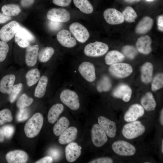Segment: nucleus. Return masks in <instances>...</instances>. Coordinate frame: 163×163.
<instances>
[{"label": "nucleus", "mask_w": 163, "mask_h": 163, "mask_svg": "<svg viewBox=\"0 0 163 163\" xmlns=\"http://www.w3.org/2000/svg\"><path fill=\"white\" fill-rule=\"evenodd\" d=\"M43 116L41 113L34 114L25 125L24 131L26 136L32 138L37 135L43 126Z\"/></svg>", "instance_id": "obj_1"}, {"label": "nucleus", "mask_w": 163, "mask_h": 163, "mask_svg": "<svg viewBox=\"0 0 163 163\" xmlns=\"http://www.w3.org/2000/svg\"><path fill=\"white\" fill-rule=\"evenodd\" d=\"M146 130L145 126L138 120L128 122L123 127L122 134L127 139H133L143 134Z\"/></svg>", "instance_id": "obj_2"}, {"label": "nucleus", "mask_w": 163, "mask_h": 163, "mask_svg": "<svg viewBox=\"0 0 163 163\" xmlns=\"http://www.w3.org/2000/svg\"><path fill=\"white\" fill-rule=\"evenodd\" d=\"M111 148L116 154L123 156H131L133 155L136 152V147L133 144L122 140L113 142Z\"/></svg>", "instance_id": "obj_3"}, {"label": "nucleus", "mask_w": 163, "mask_h": 163, "mask_svg": "<svg viewBox=\"0 0 163 163\" xmlns=\"http://www.w3.org/2000/svg\"><path fill=\"white\" fill-rule=\"evenodd\" d=\"M59 97L62 102L71 110H75L79 108V97L75 91L69 89H64L61 92Z\"/></svg>", "instance_id": "obj_4"}, {"label": "nucleus", "mask_w": 163, "mask_h": 163, "mask_svg": "<svg viewBox=\"0 0 163 163\" xmlns=\"http://www.w3.org/2000/svg\"><path fill=\"white\" fill-rule=\"evenodd\" d=\"M108 49V46L106 44L96 41L86 45L84 48V53L87 56L96 57L103 55Z\"/></svg>", "instance_id": "obj_5"}, {"label": "nucleus", "mask_w": 163, "mask_h": 163, "mask_svg": "<svg viewBox=\"0 0 163 163\" xmlns=\"http://www.w3.org/2000/svg\"><path fill=\"white\" fill-rule=\"evenodd\" d=\"M109 71L112 75L117 78H123L129 76L132 72L133 69L129 64L119 62L111 65Z\"/></svg>", "instance_id": "obj_6"}, {"label": "nucleus", "mask_w": 163, "mask_h": 163, "mask_svg": "<svg viewBox=\"0 0 163 163\" xmlns=\"http://www.w3.org/2000/svg\"><path fill=\"white\" fill-rule=\"evenodd\" d=\"M34 39V37L29 31L20 25L15 35V43L22 48L27 47L30 42Z\"/></svg>", "instance_id": "obj_7"}, {"label": "nucleus", "mask_w": 163, "mask_h": 163, "mask_svg": "<svg viewBox=\"0 0 163 163\" xmlns=\"http://www.w3.org/2000/svg\"><path fill=\"white\" fill-rule=\"evenodd\" d=\"M70 32L75 39L79 42L83 43L86 42L89 37V34L86 28L78 22H74L69 27Z\"/></svg>", "instance_id": "obj_8"}, {"label": "nucleus", "mask_w": 163, "mask_h": 163, "mask_svg": "<svg viewBox=\"0 0 163 163\" xmlns=\"http://www.w3.org/2000/svg\"><path fill=\"white\" fill-rule=\"evenodd\" d=\"M91 132L92 141L95 146L101 147L107 141V134L98 124H95L93 125Z\"/></svg>", "instance_id": "obj_9"}, {"label": "nucleus", "mask_w": 163, "mask_h": 163, "mask_svg": "<svg viewBox=\"0 0 163 163\" xmlns=\"http://www.w3.org/2000/svg\"><path fill=\"white\" fill-rule=\"evenodd\" d=\"M20 25L18 22L12 21L3 26L0 29V39L7 42L11 40L19 29Z\"/></svg>", "instance_id": "obj_10"}, {"label": "nucleus", "mask_w": 163, "mask_h": 163, "mask_svg": "<svg viewBox=\"0 0 163 163\" xmlns=\"http://www.w3.org/2000/svg\"><path fill=\"white\" fill-rule=\"evenodd\" d=\"M78 70L81 76L87 82H91L95 80V68L92 63L83 62L79 66Z\"/></svg>", "instance_id": "obj_11"}, {"label": "nucleus", "mask_w": 163, "mask_h": 163, "mask_svg": "<svg viewBox=\"0 0 163 163\" xmlns=\"http://www.w3.org/2000/svg\"><path fill=\"white\" fill-rule=\"evenodd\" d=\"M47 18L50 21L60 22L68 21L70 18L69 12L66 10L62 8H52L46 14Z\"/></svg>", "instance_id": "obj_12"}, {"label": "nucleus", "mask_w": 163, "mask_h": 163, "mask_svg": "<svg viewBox=\"0 0 163 163\" xmlns=\"http://www.w3.org/2000/svg\"><path fill=\"white\" fill-rule=\"evenodd\" d=\"M98 125L110 138H113L116 136L117 128L116 123L107 117L100 116L97 118Z\"/></svg>", "instance_id": "obj_13"}, {"label": "nucleus", "mask_w": 163, "mask_h": 163, "mask_svg": "<svg viewBox=\"0 0 163 163\" xmlns=\"http://www.w3.org/2000/svg\"><path fill=\"white\" fill-rule=\"evenodd\" d=\"M145 109L142 106L139 104L132 105L125 113L123 119L125 121L130 122L137 120L143 116Z\"/></svg>", "instance_id": "obj_14"}, {"label": "nucleus", "mask_w": 163, "mask_h": 163, "mask_svg": "<svg viewBox=\"0 0 163 163\" xmlns=\"http://www.w3.org/2000/svg\"><path fill=\"white\" fill-rule=\"evenodd\" d=\"M103 15L106 21L110 24H120L124 21L122 13L113 8L106 9L104 12Z\"/></svg>", "instance_id": "obj_15"}, {"label": "nucleus", "mask_w": 163, "mask_h": 163, "mask_svg": "<svg viewBox=\"0 0 163 163\" xmlns=\"http://www.w3.org/2000/svg\"><path fill=\"white\" fill-rule=\"evenodd\" d=\"M57 39L62 46L67 48L74 47L77 44L75 39L71 37L70 32L67 30L63 29L57 35Z\"/></svg>", "instance_id": "obj_16"}, {"label": "nucleus", "mask_w": 163, "mask_h": 163, "mask_svg": "<svg viewBox=\"0 0 163 163\" xmlns=\"http://www.w3.org/2000/svg\"><path fill=\"white\" fill-rule=\"evenodd\" d=\"M82 148L75 142H72L65 148V153L66 160L69 162L75 161L81 154Z\"/></svg>", "instance_id": "obj_17"}, {"label": "nucleus", "mask_w": 163, "mask_h": 163, "mask_svg": "<svg viewBox=\"0 0 163 163\" xmlns=\"http://www.w3.org/2000/svg\"><path fill=\"white\" fill-rule=\"evenodd\" d=\"M5 158L9 163H25L28 160V156L25 152L17 150L8 152Z\"/></svg>", "instance_id": "obj_18"}, {"label": "nucleus", "mask_w": 163, "mask_h": 163, "mask_svg": "<svg viewBox=\"0 0 163 163\" xmlns=\"http://www.w3.org/2000/svg\"><path fill=\"white\" fill-rule=\"evenodd\" d=\"M132 90L127 85L122 84L117 86L113 91V95L120 98L125 102H129L131 98Z\"/></svg>", "instance_id": "obj_19"}, {"label": "nucleus", "mask_w": 163, "mask_h": 163, "mask_svg": "<svg viewBox=\"0 0 163 163\" xmlns=\"http://www.w3.org/2000/svg\"><path fill=\"white\" fill-rule=\"evenodd\" d=\"M15 80L13 74L4 76L0 80V92L2 94H9L12 89Z\"/></svg>", "instance_id": "obj_20"}, {"label": "nucleus", "mask_w": 163, "mask_h": 163, "mask_svg": "<svg viewBox=\"0 0 163 163\" xmlns=\"http://www.w3.org/2000/svg\"><path fill=\"white\" fill-rule=\"evenodd\" d=\"M152 40L148 35L142 36L139 38L136 41V46L137 50L140 53L148 54L152 51L151 44Z\"/></svg>", "instance_id": "obj_21"}, {"label": "nucleus", "mask_w": 163, "mask_h": 163, "mask_svg": "<svg viewBox=\"0 0 163 163\" xmlns=\"http://www.w3.org/2000/svg\"><path fill=\"white\" fill-rule=\"evenodd\" d=\"M77 133L76 127L72 126L68 128L59 136V142L61 144H66L73 142L77 138Z\"/></svg>", "instance_id": "obj_22"}, {"label": "nucleus", "mask_w": 163, "mask_h": 163, "mask_svg": "<svg viewBox=\"0 0 163 163\" xmlns=\"http://www.w3.org/2000/svg\"><path fill=\"white\" fill-rule=\"evenodd\" d=\"M25 60L27 65L32 67L37 62L39 47L38 45H29L27 47Z\"/></svg>", "instance_id": "obj_23"}, {"label": "nucleus", "mask_w": 163, "mask_h": 163, "mask_svg": "<svg viewBox=\"0 0 163 163\" xmlns=\"http://www.w3.org/2000/svg\"><path fill=\"white\" fill-rule=\"evenodd\" d=\"M153 23V20L149 16L144 17L136 26V33L139 34H144L147 33L152 28Z\"/></svg>", "instance_id": "obj_24"}, {"label": "nucleus", "mask_w": 163, "mask_h": 163, "mask_svg": "<svg viewBox=\"0 0 163 163\" xmlns=\"http://www.w3.org/2000/svg\"><path fill=\"white\" fill-rule=\"evenodd\" d=\"M64 109V106L61 104L57 103L53 105L49 110L47 114L49 122L51 124L54 123L62 113Z\"/></svg>", "instance_id": "obj_25"}, {"label": "nucleus", "mask_w": 163, "mask_h": 163, "mask_svg": "<svg viewBox=\"0 0 163 163\" xmlns=\"http://www.w3.org/2000/svg\"><path fill=\"white\" fill-rule=\"evenodd\" d=\"M140 102L144 109L148 111L154 110L156 106V103L153 96L150 92L146 93L142 97Z\"/></svg>", "instance_id": "obj_26"}, {"label": "nucleus", "mask_w": 163, "mask_h": 163, "mask_svg": "<svg viewBox=\"0 0 163 163\" xmlns=\"http://www.w3.org/2000/svg\"><path fill=\"white\" fill-rule=\"evenodd\" d=\"M125 59V56L120 52L115 50L108 52L105 57V63L109 65L119 63Z\"/></svg>", "instance_id": "obj_27"}, {"label": "nucleus", "mask_w": 163, "mask_h": 163, "mask_svg": "<svg viewBox=\"0 0 163 163\" xmlns=\"http://www.w3.org/2000/svg\"><path fill=\"white\" fill-rule=\"evenodd\" d=\"M153 66L149 62L145 63L141 68V79L142 82L147 84L151 82L152 78Z\"/></svg>", "instance_id": "obj_28"}, {"label": "nucleus", "mask_w": 163, "mask_h": 163, "mask_svg": "<svg viewBox=\"0 0 163 163\" xmlns=\"http://www.w3.org/2000/svg\"><path fill=\"white\" fill-rule=\"evenodd\" d=\"M48 82V78L46 76H43L40 78L35 90V97L41 98L44 95Z\"/></svg>", "instance_id": "obj_29"}, {"label": "nucleus", "mask_w": 163, "mask_h": 163, "mask_svg": "<svg viewBox=\"0 0 163 163\" xmlns=\"http://www.w3.org/2000/svg\"><path fill=\"white\" fill-rule=\"evenodd\" d=\"M69 125V122L67 118L65 117H60L53 127L54 134L57 136H59L68 128Z\"/></svg>", "instance_id": "obj_30"}, {"label": "nucleus", "mask_w": 163, "mask_h": 163, "mask_svg": "<svg viewBox=\"0 0 163 163\" xmlns=\"http://www.w3.org/2000/svg\"><path fill=\"white\" fill-rule=\"evenodd\" d=\"M75 5L82 13L90 14L93 11V8L88 0H73Z\"/></svg>", "instance_id": "obj_31"}, {"label": "nucleus", "mask_w": 163, "mask_h": 163, "mask_svg": "<svg viewBox=\"0 0 163 163\" xmlns=\"http://www.w3.org/2000/svg\"><path fill=\"white\" fill-rule=\"evenodd\" d=\"M39 71L37 68H34L28 71L25 75L27 85L31 87L36 84L40 78Z\"/></svg>", "instance_id": "obj_32"}, {"label": "nucleus", "mask_w": 163, "mask_h": 163, "mask_svg": "<svg viewBox=\"0 0 163 163\" xmlns=\"http://www.w3.org/2000/svg\"><path fill=\"white\" fill-rule=\"evenodd\" d=\"M1 10L3 13L10 17L17 15L21 11L19 6L13 4L4 5L2 7Z\"/></svg>", "instance_id": "obj_33"}, {"label": "nucleus", "mask_w": 163, "mask_h": 163, "mask_svg": "<svg viewBox=\"0 0 163 163\" xmlns=\"http://www.w3.org/2000/svg\"><path fill=\"white\" fill-rule=\"evenodd\" d=\"M54 50L52 47H46L39 52L38 54V59L41 62H46L52 57L54 53Z\"/></svg>", "instance_id": "obj_34"}, {"label": "nucleus", "mask_w": 163, "mask_h": 163, "mask_svg": "<svg viewBox=\"0 0 163 163\" xmlns=\"http://www.w3.org/2000/svg\"><path fill=\"white\" fill-rule=\"evenodd\" d=\"M124 20L130 23L135 22L137 14L133 9L130 6L127 7L122 12Z\"/></svg>", "instance_id": "obj_35"}, {"label": "nucleus", "mask_w": 163, "mask_h": 163, "mask_svg": "<svg viewBox=\"0 0 163 163\" xmlns=\"http://www.w3.org/2000/svg\"><path fill=\"white\" fill-rule=\"evenodd\" d=\"M33 101V99L25 94H23L18 99L16 106L19 109L25 108L30 105Z\"/></svg>", "instance_id": "obj_36"}, {"label": "nucleus", "mask_w": 163, "mask_h": 163, "mask_svg": "<svg viewBox=\"0 0 163 163\" xmlns=\"http://www.w3.org/2000/svg\"><path fill=\"white\" fill-rule=\"evenodd\" d=\"M163 86V74L159 73L154 77L151 85V89L155 91L162 88Z\"/></svg>", "instance_id": "obj_37"}, {"label": "nucleus", "mask_w": 163, "mask_h": 163, "mask_svg": "<svg viewBox=\"0 0 163 163\" xmlns=\"http://www.w3.org/2000/svg\"><path fill=\"white\" fill-rule=\"evenodd\" d=\"M13 118L11 113L9 110L4 109L0 111V125L11 122Z\"/></svg>", "instance_id": "obj_38"}, {"label": "nucleus", "mask_w": 163, "mask_h": 163, "mask_svg": "<svg viewBox=\"0 0 163 163\" xmlns=\"http://www.w3.org/2000/svg\"><path fill=\"white\" fill-rule=\"evenodd\" d=\"M123 54L127 57L133 59L137 54V50L133 46L130 45L124 46L122 49Z\"/></svg>", "instance_id": "obj_39"}, {"label": "nucleus", "mask_w": 163, "mask_h": 163, "mask_svg": "<svg viewBox=\"0 0 163 163\" xmlns=\"http://www.w3.org/2000/svg\"><path fill=\"white\" fill-rule=\"evenodd\" d=\"M22 86L21 83L14 85L10 93L9 94V100L11 103L14 102L20 92Z\"/></svg>", "instance_id": "obj_40"}, {"label": "nucleus", "mask_w": 163, "mask_h": 163, "mask_svg": "<svg viewBox=\"0 0 163 163\" xmlns=\"http://www.w3.org/2000/svg\"><path fill=\"white\" fill-rule=\"evenodd\" d=\"M9 47L7 42L0 40V62H3L7 56Z\"/></svg>", "instance_id": "obj_41"}, {"label": "nucleus", "mask_w": 163, "mask_h": 163, "mask_svg": "<svg viewBox=\"0 0 163 163\" xmlns=\"http://www.w3.org/2000/svg\"><path fill=\"white\" fill-rule=\"evenodd\" d=\"M111 86L110 81L106 76L104 77L97 86V89L100 92L108 91Z\"/></svg>", "instance_id": "obj_42"}, {"label": "nucleus", "mask_w": 163, "mask_h": 163, "mask_svg": "<svg viewBox=\"0 0 163 163\" xmlns=\"http://www.w3.org/2000/svg\"><path fill=\"white\" fill-rule=\"evenodd\" d=\"M29 115V111L27 109L25 108L20 109L17 116V119L18 121H23L27 119Z\"/></svg>", "instance_id": "obj_43"}, {"label": "nucleus", "mask_w": 163, "mask_h": 163, "mask_svg": "<svg viewBox=\"0 0 163 163\" xmlns=\"http://www.w3.org/2000/svg\"><path fill=\"white\" fill-rule=\"evenodd\" d=\"M4 136L7 139L11 137L14 131V128L11 125H6L3 126L2 128Z\"/></svg>", "instance_id": "obj_44"}, {"label": "nucleus", "mask_w": 163, "mask_h": 163, "mask_svg": "<svg viewBox=\"0 0 163 163\" xmlns=\"http://www.w3.org/2000/svg\"><path fill=\"white\" fill-rule=\"evenodd\" d=\"M113 161L112 159L108 157L99 158L94 159L89 163H112Z\"/></svg>", "instance_id": "obj_45"}, {"label": "nucleus", "mask_w": 163, "mask_h": 163, "mask_svg": "<svg viewBox=\"0 0 163 163\" xmlns=\"http://www.w3.org/2000/svg\"><path fill=\"white\" fill-rule=\"evenodd\" d=\"M61 23L50 20L48 23V26L49 28L52 30H58L61 28L62 26Z\"/></svg>", "instance_id": "obj_46"}, {"label": "nucleus", "mask_w": 163, "mask_h": 163, "mask_svg": "<svg viewBox=\"0 0 163 163\" xmlns=\"http://www.w3.org/2000/svg\"><path fill=\"white\" fill-rule=\"evenodd\" d=\"M72 0H52L53 3L55 5L62 6L66 7L69 6Z\"/></svg>", "instance_id": "obj_47"}, {"label": "nucleus", "mask_w": 163, "mask_h": 163, "mask_svg": "<svg viewBox=\"0 0 163 163\" xmlns=\"http://www.w3.org/2000/svg\"><path fill=\"white\" fill-rule=\"evenodd\" d=\"M49 154L51 157L55 160H57L60 157V154L59 151L56 149H51L49 151Z\"/></svg>", "instance_id": "obj_48"}, {"label": "nucleus", "mask_w": 163, "mask_h": 163, "mask_svg": "<svg viewBox=\"0 0 163 163\" xmlns=\"http://www.w3.org/2000/svg\"><path fill=\"white\" fill-rule=\"evenodd\" d=\"M11 17L7 16L2 12H0V24L5 23L11 19Z\"/></svg>", "instance_id": "obj_49"}, {"label": "nucleus", "mask_w": 163, "mask_h": 163, "mask_svg": "<svg viewBox=\"0 0 163 163\" xmlns=\"http://www.w3.org/2000/svg\"><path fill=\"white\" fill-rule=\"evenodd\" d=\"M53 161V158L50 156L44 157L35 162L36 163H51Z\"/></svg>", "instance_id": "obj_50"}, {"label": "nucleus", "mask_w": 163, "mask_h": 163, "mask_svg": "<svg viewBox=\"0 0 163 163\" xmlns=\"http://www.w3.org/2000/svg\"><path fill=\"white\" fill-rule=\"evenodd\" d=\"M35 0H21V4L24 7H28L32 5Z\"/></svg>", "instance_id": "obj_51"}, {"label": "nucleus", "mask_w": 163, "mask_h": 163, "mask_svg": "<svg viewBox=\"0 0 163 163\" xmlns=\"http://www.w3.org/2000/svg\"><path fill=\"white\" fill-rule=\"evenodd\" d=\"M157 26L159 30L162 32L163 31V16L162 15L159 16L158 17Z\"/></svg>", "instance_id": "obj_52"}, {"label": "nucleus", "mask_w": 163, "mask_h": 163, "mask_svg": "<svg viewBox=\"0 0 163 163\" xmlns=\"http://www.w3.org/2000/svg\"><path fill=\"white\" fill-rule=\"evenodd\" d=\"M5 136L2 129L0 128V142H2L4 141Z\"/></svg>", "instance_id": "obj_53"}, {"label": "nucleus", "mask_w": 163, "mask_h": 163, "mask_svg": "<svg viewBox=\"0 0 163 163\" xmlns=\"http://www.w3.org/2000/svg\"><path fill=\"white\" fill-rule=\"evenodd\" d=\"M160 122L162 126H163V109L162 108L160 112Z\"/></svg>", "instance_id": "obj_54"}, {"label": "nucleus", "mask_w": 163, "mask_h": 163, "mask_svg": "<svg viewBox=\"0 0 163 163\" xmlns=\"http://www.w3.org/2000/svg\"><path fill=\"white\" fill-rule=\"evenodd\" d=\"M141 0H124V1L128 3H133L135 2H138Z\"/></svg>", "instance_id": "obj_55"}, {"label": "nucleus", "mask_w": 163, "mask_h": 163, "mask_svg": "<svg viewBox=\"0 0 163 163\" xmlns=\"http://www.w3.org/2000/svg\"><path fill=\"white\" fill-rule=\"evenodd\" d=\"M161 151L162 154L163 153V139H162L161 142Z\"/></svg>", "instance_id": "obj_56"}, {"label": "nucleus", "mask_w": 163, "mask_h": 163, "mask_svg": "<svg viewBox=\"0 0 163 163\" xmlns=\"http://www.w3.org/2000/svg\"><path fill=\"white\" fill-rule=\"evenodd\" d=\"M145 0L148 2H152V1H153L154 0Z\"/></svg>", "instance_id": "obj_57"}, {"label": "nucleus", "mask_w": 163, "mask_h": 163, "mask_svg": "<svg viewBox=\"0 0 163 163\" xmlns=\"http://www.w3.org/2000/svg\"><path fill=\"white\" fill-rule=\"evenodd\" d=\"M144 163H150L151 162H144Z\"/></svg>", "instance_id": "obj_58"}]
</instances>
